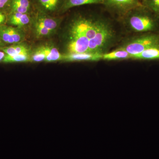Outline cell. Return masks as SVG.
I'll list each match as a JSON object with an SVG mask.
<instances>
[{
  "instance_id": "cell-22",
  "label": "cell",
  "mask_w": 159,
  "mask_h": 159,
  "mask_svg": "<svg viewBox=\"0 0 159 159\" xmlns=\"http://www.w3.org/2000/svg\"><path fill=\"white\" fill-rule=\"evenodd\" d=\"M5 19H6V16L3 13L0 15V25H2L3 23L5 21Z\"/></svg>"
},
{
  "instance_id": "cell-14",
  "label": "cell",
  "mask_w": 159,
  "mask_h": 159,
  "mask_svg": "<svg viewBox=\"0 0 159 159\" xmlns=\"http://www.w3.org/2000/svg\"><path fill=\"white\" fill-rule=\"evenodd\" d=\"M1 50L6 55H14L22 54H30V49L28 45L25 43H19L15 44L9 47L1 48Z\"/></svg>"
},
{
  "instance_id": "cell-23",
  "label": "cell",
  "mask_w": 159,
  "mask_h": 159,
  "mask_svg": "<svg viewBox=\"0 0 159 159\" xmlns=\"http://www.w3.org/2000/svg\"><path fill=\"white\" fill-rule=\"evenodd\" d=\"M6 55V54L4 52H3L2 51H0V61H3Z\"/></svg>"
},
{
  "instance_id": "cell-15",
  "label": "cell",
  "mask_w": 159,
  "mask_h": 159,
  "mask_svg": "<svg viewBox=\"0 0 159 159\" xmlns=\"http://www.w3.org/2000/svg\"><path fill=\"white\" fill-rule=\"evenodd\" d=\"M159 59V48H151L145 50L140 54L133 56L134 60Z\"/></svg>"
},
{
  "instance_id": "cell-12",
  "label": "cell",
  "mask_w": 159,
  "mask_h": 159,
  "mask_svg": "<svg viewBox=\"0 0 159 159\" xmlns=\"http://www.w3.org/2000/svg\"><path fill=\"white\" fill-rule=\"evenodd\" d=\"M133 55L124 49L118 48L116 50L105 53L102 55V60L106 61L125 60L132 59Z\"/></svg>"
},
{
  "instance_id": "cell-8",
  "label": "cell",
  "mask_w": 159,
  "mask_h": 159,
  "mask_svg": "<svg viewBox=\"0 0 159 159\" xmlns=\"http://www.w3.org/2000/svg\"><path fill=\"white\" fill-rule=\"evenodd\" d=\"M103 54L93 52L64 54L62 61L66 62L74 61H97L102 60Z\"/></svg>"
},
{
  "instance_id": "cell-7",
  "label": "cell",
  "mask_w": 159,
  "mask_h": 159,
  "mask_svg": "<svg viewBox=\"0 0 159 159\" xmlns=\"http://www.w3.org/2000/svg\"><path fill=\"white\" fill-rule=\"evenodd\" d=\"M64 0H32L33 7L37 11L51 15L59 13Z\"/></svg>"
},
{
  "instance_id": "cell-4",
  "label": "cell",
  "mask_w": 159,
  "mask_h": 159,
  "mask_svg": "<svg viewBox=\"0 0 159 159\" xmlns=\"http://www.w3.org/2000/svg\"><path fill=\"white\" fill-rule=\"evenodd\" d=\"M119 48L124 49L133 56L148 49L159 48V35L150 34L134 36L122 43Z\"/></svg>"
},
{
  "instance_id": "cell-13",
  "label": "cell",
  "mask_w": 159,
  "mask_h": 159,
  "mask_svg": "<svg viewBox=\"0 0 159 159\" xmlns=\"http://www.w3.org/2000/svg\"><path fill=\"white\" fill-rule=\"evenodd\" d=\"M45 54V61L53 62L57 61H62L63 55L60 53L57 48L51 44H46L41 46Z\"/></svg>"
},
{
  "instance_id": "cell-6",
  "label": "cell",
  "mask_w": 159,
  "mask_h": 159,
  "mask_svg": "<svg viewBox=\"0 0 159 159\" xmlns=\"http://www.w3.org/2000/svg\"><path fill=\"white\" fill-rule=\"evenodd\" d=\"M103 5L121 17L129 10L142 6L140 0H103Z\"/></svg>"
},
{
  "instance_id": "cell-10",
  "label": "cell",
  "mask_w": 159,
  "mask_h": 159,
  "mask_svg": "<svg viewBox=\"0 0 159 159\" xmlns=\"http://www.w3.org/2000/svg\"><path fill=\"white\" fill-rule=\"evenodd\" d=\"M10 7L11 13L30 14L33 6L30 0H11Z\"/></svg>"
},
{
  "instance_id": "cell-3",
  "label": "cell",
  "mask_w": 159,
  "mask_h": 159,
  "mask_svg": "<svg viewBox=\"0 0 159 159\" xmlns=\"http://www.w3.org/2000/svg\"><path fill=\"white\" fill-rule=\"evenodd\" d=\"M61 22L60 18L37 11L31 21L34 36L38 39H42L53 35Z\"/></svg>"
},
{
  "instance_id": "cell-19",
  "label": "cell",
  "mask_w": 159,
  "mask_h": 159,
  "mask_svg": "<svg viewBox=\"0 0 159 159\" xmlns=\"http://www.w3.org/2000/svg\"><path fill=\"white\" fill-rule=\"evenodd\" d=\"M0 38L5 43L15 44L14 40L9 34L6 25H0Z\"/></svg>"
},
{
  "instance_id": "cell-11",
  "label": "cell",
  "mask_w": 159,
  "mask_h": 159,
  "mask_svg": "<svg viewBox=\"0 0 159 159\" xmlns=\"http://www.w3.org/2000/svg\"><path fill=\"white\" fill-rule=\"evenodd\" d=\"M32 19L30 14L12 12L9 16V22L12 25L21 29L22 27H25L31 23Z\"/></svg>"
},
{
  "instance_id": "cell-24",
  "label": "cell",
  "mask_w": 159,
  "mask_h": 159,
  "mask_svg": "<svg viewBox=\"0 0 159 159\" xmlns=\"http://www.w3.org/2000/svg\"><path fill=\"white\" fill-rule=\"evenodd\" d=\"M5 43L3 42V41L0 38V49L3 48V46H5Z\"/></svg>"
},
{
  "instance_id": "cell-1",
  "label": "cell",
  "mask_w": 159,
  "mask_h": 159,
  "mask_svg": "<svg viewBox=\"0 0 159 159\" xmlns=\"http://www.w3.org/2000/svg\"><path fill=\"white\" fill-rule=\"evenodd\" d=\"M142 5L131 9L122 16V23L128 31L134 33H143L155 29L156 22Z\"/></svg>"
},
{
  "instance_id": "cell-20",
  "label": "cell",
  "mask_w": 159,
  "mask_h": 159,
  "mask_svg": "<svg viewBox=\"0 0 159 159\" xmlns=\"http://www.w3.org/2000/svg\"><path fill=\"white\" fill-rule=\"evenodd\" d=\"M46 58L45 54L40 46L35 49L33 53H31L30 61L33 62H41L45 61Z\"/></svg>"
},
{
  "instance_id": "cell-2",
  "label": "cell",
  "mask_w": 159,
  "mask_h": 159,
  "mask_svg": "<svg viewBox=\"0 0 159 159\" xmlns=\"http://www.w3.org/2000/svg\"><path fill=\"white\" fill-rule=\"evenodd\" d=\"M116 34L109 21L104 18L93 39L89 40V52L104 54L112 46Z\"/></svg>"
},
{
  "instance_id": "cell-9",
  "label": "cell",
  "mask_w": 159,
  "mask_h": 159,
  "mask_svg": "<svg viewBox=\"0 0 159 159\" xmlns=\"http://www.w3.org/2000/svg\"><path fill=\"white\" fill-rule=\"evenodd\" d=\"M103 5V0H64L59 13H63L77 6L86 5Z\"/></svg>"
},
{
  "instance_id": "cell-21",
  "label": "cell",
  "mask_w": 159,
  "mask_h": 159,
  "mask_svg": "<svg viewBox=\"0 0 159 159\" xmlns=\"http://www.w3.org/2000/svg\"><path fill=\"white\" fill-rule=\"evenodd\" d=\"M11 0H0V9L5 8L6 6H10Z\"/></svg>"
},
{
  "instance_id": "cell-5",
  "label": "cell",
  "mask_w": 159,
  "mask_h": 159,
  "mask_svg": "<svg viewBox=\"0 0 159 159\" xmlns=\"http://www.w3.org/2000/svg\"><path fill=\"white\" fill-rule=\"evenodd\" d=\"M66 35L65 54L89 52V40L85 35L69 27Z\"/></svg>"
},
{
  "instance_id": "cell-16",
  "label": "cell",
  "mask_w": 159,
  "mask_h": 159,
  "mask_svg": "<svg viewBox=\"0 0 159 159\" xmlns=\"http://www.w3.org/2000/svg\"><path fill=\"white\" fill-rule=\"evenodd\" d=\"M7 27L9 34L14 40L15 44L22 43L25 39V34L21 29L7 25Z\"/></svg>"
},
{
  "instance_id": "cell-18",
  "label": "cell",
  "mask_w": 159,
  "mask_h": 159,
  "mask_svg": "<svg viewBox=\"0 0 159 159\" xmlns=\"http://www.w3.org/2000/svg\"><path fill=\"white\" fill-rule=\"evenodd\" d=\"M142 4L151 12L159 15V0H142Z\"/></svg>"
},
{
  "instance_id": "cell-25",
  "label": "cell",
  "mask_w": 159,
  "mask_h": 159,
  "mask_svg": "<svg viewBox=\"0 0 159 159\" xmlns=\"http://www.w3.org/2000/svg\"><path fill=\"white\" fill-rule=\"evenodd\" d=\"M142 0H140V1H141V2H142Z\"/></svg>"
},
{
  "instance_id": "cell-17",
  "label": "cell",
  "mask_w": 159,
  "mask_h": 159,
  "mask_svg": "<svg viewBox=\"0 0 159 159\" xmlns=\"http://www.w3.org/2000/svg\"><path fill=\"white\" fill-rule=\"evenodd\" d=\"M31 54V53L14 55H6L3 61L5 63L26 62L30 61Z\"/></svg>"
}]
</instances>
